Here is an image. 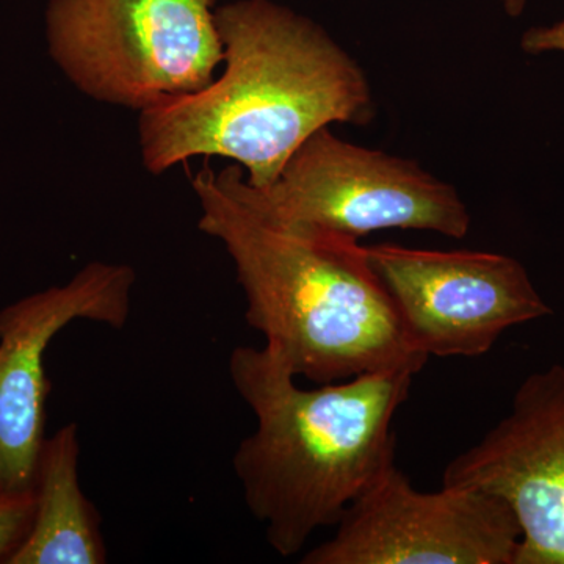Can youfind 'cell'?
Returning a JSON list of instances; mask_svg holds the SVG:
<instances>
[{
  "label": "cell",
  "instance_id": "obj_2",
  "mask_svg": "<svg viewBox=\"0 0 564 564\" xmlns=\"http://www.w3.org/2000/svg\"><path fill=\"white\" fill-rule=\"evenodd\" d=\"M199 229L228 251L245 321L296 378L339 383L429 362L408 339L391 295L358 240L270 220L237 202L210 170L193 177Z\"/></svg>",
  "mask_w": 564,
  "mask_h": 564
},
{
  "label": "cell",
  "instance_id": "obj_12",
  "mask_svg": "<svg viewBox=\"0 0 564 564\" xmlns=\"http://www.w3.org/2000/svg\"><path fill=\"white\" fill-rule=\"evenodd\" d=\"M527 54L538 55L544 52H564V21L552 28H533L524 33L521 41Z\"/></svg>",
  "mask_w": 564,
  "mask_h": 564
},
{
  "label": "cell",
  "instance_id": "obj_1",
  "mask_svg": "<svg viewBox=\"0 0 564 564\" xmlns=\"http://www.w3.org/2000/svg\"><path fill=\"white\" fill-rule=\"evenodd\" d=\"M215 20L221 77L140 111L148 172L218 155L243 165L251 187H267L315 132L372 120L361 66L313 21L270 0L228 3Z\"/></svg>",
  "mask_w": 564,
  "mask_h": 564
},
{
  "label": "cell",
  "instance_id": "obj_13",
  "mask_svg": "<svg viewBox=\"0 0 564 564\" xmlns=\"http://www.w3.org/2000/svg\"><path fill=\"white\" fill-rule=\"evenodd\" d=\"M503 3L505 11H507L510 17L518 18L521 17L522 11L525 9L527 0H500Z\"/></svg>",
  "mask_w": 564,
  "mask_h": 564
},
{
  "label": "cell",
  "instance_id": "obj_3",
  "mask_svg": "<svg viewBox=\"0 0 564 564\" xmlns=\"http://www.w3.org/2000/svg\"><path fill=\"white\" fill-rule=\"evenodd\" d=\"M415 375L383 370L304 389L276 352L234 348L229 377L256 417L234 473L278 555L300 554L395 464L392 423Z\"/></svg>",
  "mask_w": 564,
  "mask_h": 564
},
{
  "label": "cell",
  "instance_id": "obj_5",
  "mask_svg": "<svg viewBox=\"0 0 564 564\" xmlns=\"http://www.w3.org/2000/svg\"><path fill=\"white\" fill-rule=\"evenodd\" d=\"M223 191L270 220L359 240L383 229H417L463 239L466 204L417 163L356 147L328 128L311 135L276 181L251 187L242 169L215 174Z\"/></svg>",
  "mask_w": 564,
  "mask_h": 564
},
{
  "label": "cell",
  "instance_id": "obj_9",
  "mask_svg": "<svg viewBox=\"0 0 564 564\" xmlns=\"http://www.w3.org/2000/svg\"><path fill=\"white\" fill-rule=\"evenodd\" d=\"M443 485L508 503L522 530L516 564H564V366L529 375L510 413L445 466Z\"/></svg>",
  "mask_w": 564,
  "mask_h": 564
},
{
  "label": "cell",
  "instance_id": "obj_4",
  "mask_svg": "<svg viewBox=\"0 0 564 564\" xmlns=\"http://www.w3.org/2000/svg\"><path fill=\"white\" fill-rule=\"evenodd\" d=\"M215 2L51 0V55L85 95L141 111L215 79L223 63Z\"/></svg>",
  "mask_w": 564,
  "mask_h": 564
},
{
  "label": "cell",
  "instance_id": "obj_7",
  "mask_svg": "<svg viewBox=\"0 0 564 564\" xmlns=\"http://www.w3.org/2000/svg\"><path fill=\"white\" fill-rule=\"evenodd\" d=\"M367 254L408 339L429 358H478L507 329L554 313L510 256L391 243Z\"/></svg>",
  "mask_w": 564,
  "mask_h": 564
},
{
  "label": "cell",
  "instance_id": "obj_6",
  "mask_svg": "<svg viewBox=\"0 0 564 564\" xmlns=\"http://www.w3.org/2000/svg\"><path fill=\"white\" fill-rule=\"evenodd\" d=\"M334 527L303 564H516L522 538L499 497L445 485L419 491L397 464Z\"/></svg>",
  "mask_w": 564,
  "mask_h": 564
},
{
  "label": "cell",
  "instance_id": "obj_11",
  "mask_svg": "<svg viewBox=\"0 0 564 564\" xmlns=\"http://www.w3.org/2000/svg\"><path fill=\"white\" fill-rule=\"evenodd\" d=\"M35 496L32 491H0V564L9 563L31 532Z\"/></svg>",
  "mask_w": 564,
  "mask_h": 564
},
{
  "label": "cell",
  "instance_id": "obj_8",
  "mask_svg": "<svg viewBox=\"0 0 564 564\" xmlns=\"http://www.w3.org/2000/svg\"><path fill=\"white\" fill-rule=\"evenodd\" d=\"M135 272L124 263L91 262L66 284L52 285L0 310V491H32L46 440L47 348L70 323L124 328Z\"/></svg>",
  "mask_w": 564,
  "mask_h": 564
},
{
  "label": "cell",
  "instance_id": "obj_10",
  "mask_svg": "<svg viewBox=\"0 0 564 564\" xmlns=\"http://www.w3.org/2000/svg\"><path fill=\"white\" fill-rule=\"evenodd\" d=\"M79 425L46 436L33 478L31 532L7 564H104L101 516L82 491Z\"/></svg>",
  "mask_w": 564,
  "mask_h": 564
}]
</instances>
